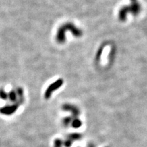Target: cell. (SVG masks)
I'll use <instances>...</instances> for the list:
<instances>
[{
    "label": "cell",
    "instance_id": "obj_1",
    "mask_svg": "<svg viewBox=\"0 0 147 147\" xmlns=\"http://www.w3.org/2000/svg\"><path fill=\"white\" fill-rule=\"evenodd\" d=\"M69 31L75 37H80L82 35V32L80 29L75 26L71 23H66L59 27L56 35V40L58 43L63 44L66 41V32Z\"/></svg>",
    "mask_w": 147,
    "mask_h": 147
},
{
    "label": "cell",
    "instance_id": "obj_2",
    "mask_svg": "<svg viewBox=\"0 0 147 147\" xmlns=\"http://www.w3.org/2000/svg\"><path fill=\"white\" fill-rule=\"evenodd\" d=\"M141 5L136 1H132V4L128 6H124L119 12V19L124 21L127 19V15L131 13L134 15H138L141 11Z\"/></svg>",
    "mask_w": 147,
    "mask_h": 147
},
{
    "label": "cell",
    "instance_id": "obj_11",
    "mask_svg": "<svg viewBox=\"0 0 147 147\" xmlns=\"http://www.w3.org/2000/svg\"><path fill=\"white\" fill-rule=\"evenodd\" d=\"M62 141L59 139H56L54 141V147H61Z\"/></svg>",
    "mask_w": 147,
    "mask_h": 147
},
{
    "label": "cell",
    "instance_id": "obj_9",
    "mask_svg": "<svg viewBox=\"0 0 147 147\" xmlns=\"http://www.w3.org/2000/svg\"><path fill=\"white\" fill-rule=\"evenodd\" d=\"M81 121H80L78 119H75L72 120V122H71V125H72L73 127L74 128H78L81 126Z\"/></svg>",
    "mask_w": 147,
    "mask_h": 147
},
{
    "label": "cell",
    "instance_id": "obj_12",
    "mask_svg": "<svg viewBox=\"0 0 147 147\" xmlns=\"http://www.w3.org/2000/svg\"><path fill=\"white\" fill-rule=\"evenodd\" d=\"M65 146H66V147H69L71 146V140H67L66 141V142H65Z\"/></svg>",
    "mask_w": 147,
    "mask_h": 147
},
{
    "label": "cell",
    "instance_id": "obj_5",
    "mask_svg": "<svg viewBox=\"0 0 147 147\" xmlns=\"http://www.w3.org/2000/svg\"><path fill=\"white\" fill-rule=\"evenodd\" d=\"M62 109L65 111H69L71 113L73 116L74 117H76V116L78 115L79 114V110L77 108L76 106L72 105V104H65L62 106Z\"/></svg>",
    "mask_w": 147,
    "mask_h": 147
},
{
    "label": "cell",
    "instance_id": "obj_7",
    "mask_svg": "<svg viewBox=\"0 0 147 147\" xmlns=\"http://www.w3.org/2000/svg\"><path fill=\"white\" fill-rule=\"evenodd\" d=\"M8 100L10 101V102L16 103L17 102L18 98H17V95H16V91L14 89L10 90L8 93Z\"/></svg>",
    "mask_w": 147,
    "mask_h": 147
},
{
    "label": "cell",
    "instance_id": "obj_4",
    "mask_svg": "<svg viewBox=\"0 0 147 147\" xmlns=\"http://www.w3.org/2000/svg\"><path fill=\"white\" fill-rule=\"evenodd\" d=\"M19 106V104H18V102H16L14 103L13 104H11V105L3 106V107L0 108V113L3 115H13L14 113H16Z\"/></svg>",
    "mask_w": 147,
    "mask_h": 147
},
{
    "label": "cell",
    "instance_id": "obj_8",
    "mask_svg": "<svg viewBox=\"0 0 147 147\" xmlns=\"http://www.w3.org/2000/svg\"><path fill=\"white\" fill-rule=\"evenodd\" d=\"M0 99L3 100H8V93L3 89H0Z\"/></svg>",
    "mask_w": 147,
    "mask_h": 147
},
{
    "label": "cell",
    "instance_id": "obj_10",
    "mask_svg": "<svg viewBox=\"0 0 147 147\" xmlns=\"http://www.w3.org/2000/svg\"><path fill=\"white\" fill-rule=\"evenodd\" d=\"M72 122V117H67L63 119V123L65 126L69 125V124H71V123Z\"/></svg>",
    "mask_w": 147,
    "mask_h": 147
},
{
    "label": "cell",
    "instance_id": "obj_3",
    "mask_svg": "<svg viewBox=\"0 0 147 147\" xmlns=\"http://www.w3.org/2000/svg\"><path fill=\"white\" fill-rule=\"evenodd\" d=\"M63 80L61 78L58 79V80H57L56 81H55L54 82H53V83H51L50 85L47 87V89H46L45 95H44L45 98L47 99V100H49V99L51 97V95H52L53 92L59 89V88L63 85Z\"/></svg>",
    "mask_w": 147,
    "mask_h": 147
},
{
    "label": "cell",
    "instance_id": "obj_13",
    "mask_svg": "<svg viewBox=\"0 0 147 147\" xmlns=\"http://www.w3.org/2000/svg\"><path fill=\"white\" fill-rule=\"evenodd\" d=\"M137 0H131V1H136Z\"/></svg>",
    "mask_w": 147,
    "mask_h": 147
},
{
    "label": "cell",
    "instance_id": "obj_6",
    "mask_svg": "<svg viewBox=\"0 0 147 147\" xmlns=\"http://www.w3.org/2000/svg\"><path fill=\"white\" fill-rule=\"evenodd\" d=\"M15 91H16V95H17V98H18L17 102L19 104V105H21V104H23L24 101H25L23 89L21 87H18L16 89Z\"/></svg>",
    "mask_w": 147,
    "mask_h": 147
}]
</instances>
